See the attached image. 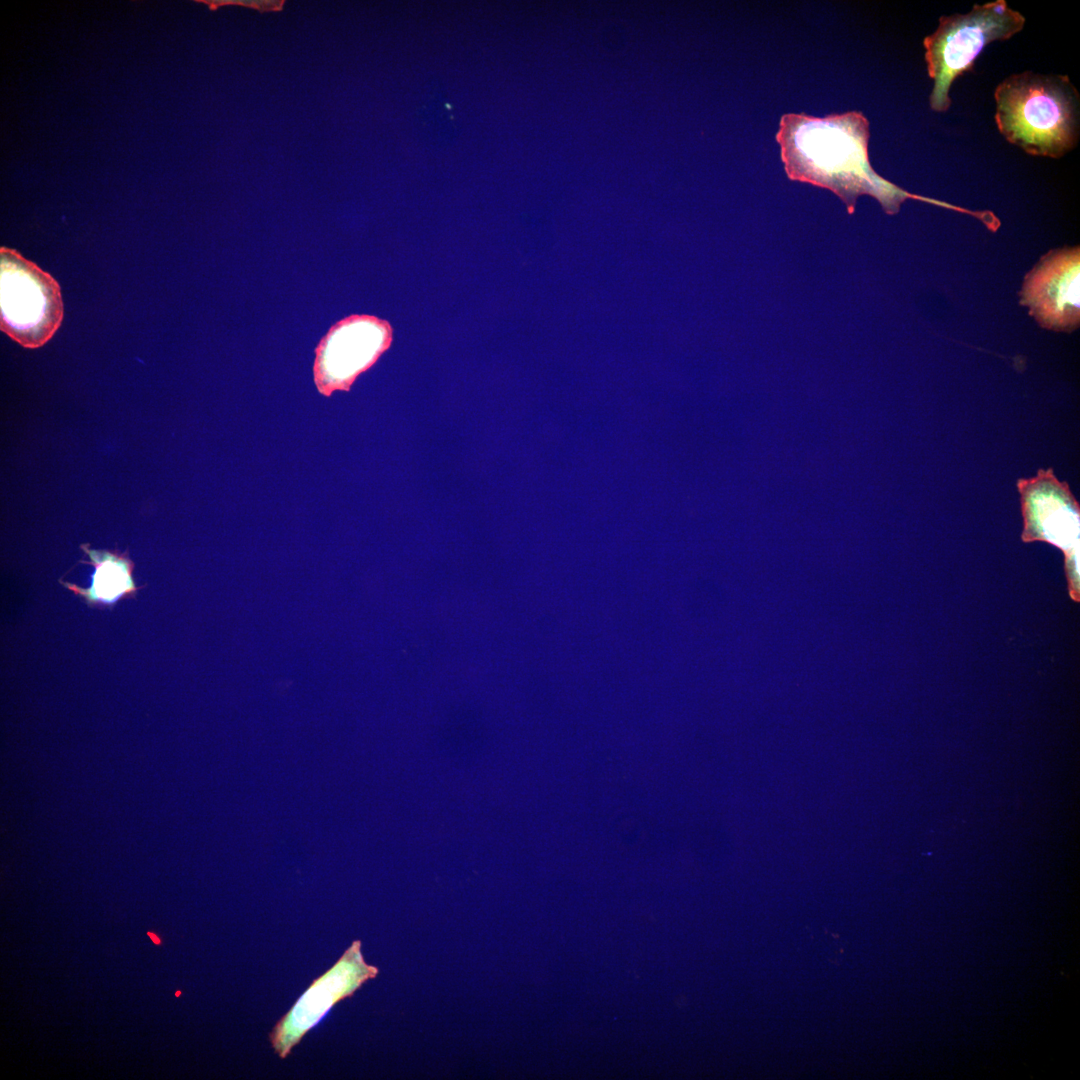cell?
Instances as JSON below:
<instances>
[{
	"instance_id": "obj_1",
	"label": "cell",
	"mask_w": 1080,
	"mask_h": 1080,
	"mask_svg": "<svg viewBox=\"0 0 1080 1080\" xmlns=\"http://www.w3.org/2000/svg\"><path fill=\"white\" fill-rule=\"evenodd\" d=\"M869 136V121L861 111L825 118L789 113L780 119L776 140L788 177L830 189L850 214L863 194L876 198L887 214L897 213L906 199L972 214L971 210L909 193L879 176L869 162Z\"/></svg>"
},
{
	"instance_id": "obj_2",
	"label": "cell",
	"mask_w": 1080,
	"mask_h": 1080,
	"mask_svg": "<svg viewBox=\"0 0 1080 1080\" xmlns=\"http://www.w3.org/2000/svg\"><path fill=\"white\" fill-rule=\"evenodd\" d=\"M995 123L1005 140L1036 157L1061 158L1080 138V95L1067 75L1014 73L995 88Z\"/></svg>"
},
{
	"instance_id": "obj_3",
	"label": "cell",
	"mask_w": 1080,
	"mask_h": 1080,
	"mask_svg": "<svg viewBox=\"0 0 1080 1080\" xmlns=\"http://www.w3.org/2000/svg\"><path fill=\"white\" fill-rule=\"evenodd\" d=\"M1025 22V17L1005 0L975 4L967 13L941 16L937 28L923 39L927 73L932 80L930 109L948 111L953 82L973 69L990 43L1010 39Z\"/></svg>"
},
{
	"instance_id": "obj_4",
	"label": "cell",
	"mask_w": 1080,
	"mask_h": 1080,
	"mask_svg": "<svg viewBox=\"0 0 1080 1080\" xmlns=\"http://www.w3.org/2000/svg\"><path fill=\"white\" fill-rule=\"evenodd\" d=\"M58 282L8 247L0 248V328L25 348L46 344L63 319Z\"/></svg>"
},
{
	"instance_id": "obj_5",
	"label": "cell",
	"mask_w": 1080,
	"mask_h": 1080,
	"mask_svg": "<svg viewBox=\"0 0 1080 1080\" xmlns=\"http://www.w3.org/2000/svg\"><path fill=\"white\" fill-rule=\"evenodd\" d=\"M1024 519L1022 540L1044 541L1065 556L1070 596L1079 601V504L1069 485L1059 481L1053 469H1040L1035 477L1019 479Z\"/></svg>"
},
{
	"instance_id": "obj_6",
	"label": "cell",
	"mask_w": 1080,
	"mask_h": 1080,
	"mask_svg": "<svg viewBox=\"0 0 1080 1080\" xmlns=\"http://www.w3.org/2000/svg\"><path fill=\"white\" fill-rule=\"evenodd\" d=\"M392 339L390 323L376 316L351 315L338 321L315 350L313 372L318 391L324 396L348 391L390 347Z\"/></svg>"
},
{
	"instance_id": "obj_7",
	"label": "cell",
	"mask_w": 1080,
	"mask_h": 1080,
	"mask_svg": "<svg viewBox=\"0 0 1080 1080\" xmlns=\"http://www.w3.org/2000/svg\"><path fill=\"white\" fill-rule=\"evenodd\" d=\"M378 970L363 960L360 942L354 941L336 964L316 979L292 1009L277 1023L271 1042L286 1057L301 1038L341 999L350 996Z\"/></svg>"
},
{
	"instance_id": "obj_8",
	"label": "cell",
	"mask_w": 1080,
	"mask_h": 1080,
	"mask_svg": "<svg viewBox=\"0 0 1080 1080\" xmlns=\"http://www.w3.org/2000/svg\"><path fill=\"white\" fill-rule=\"evenodd\" d=\"M1038 323L1056 331H1072L1079 325V248L1049 252L1030 271L1021 291Z\"/></svg>"
},
{
	"instance_id": "obj_9",
	"label": "cell",
	"mask_w": 1080,
	"mask_h": 1080,
	"mask_svg": "<svg viewBox=\"0 0 1080 1080\" xmlns=\"http://www.w3.org/2000/svg\"><path fill=\"white\" fill-rule=\"evenodd\" d=\"M81 548L89 557V562L86 563L94 567L91 585L89 588H82L61 580L67 589L90 605L102 606H111L138 590L133 579L134 563L126 553L90 549L88 544H82Z\"/></svg>"
},
{
	"instance_id": "obj_10",
	"label": "cell",
	"mask_w": 1080,
	"mask_h": 1080,
	"mask_svg": "<svg viewBox=\"0 0 1080 1080\" xmlns=\"http://www.w3.org/2000/svg\"><path fill=\"white\" fill-rule=\"evenodd\" d=\"M202 2L207 4L211 9H216V7L218 5L220 6V5H224V4H235V5H243V6H246V7H252V8L260 10L261 12L279 11V10L282 9L283 3H284V1H240V0H238V1H202Z\"/></svg>"
},
{
	"instance_id": "obj_11",
	"label": "cell",
	"mask_w": 1080,
	"mask_h": 1080,
	"mask_svg": "<svg viewBox=\"0 0 1080 1080\" xmlns=\"http://www.w3.org/2000/svg\"><path fill=\"white\" fill-rule=\"evenodd\" d=\"M147 935H148V936H149V937L151 938V940L153 941V943H155V944H157V945H159V944L161 943V941H160L159 937H158V936H157L156 934H154V933H152V932H147Z\"/></svg>"
}]
</instances>
